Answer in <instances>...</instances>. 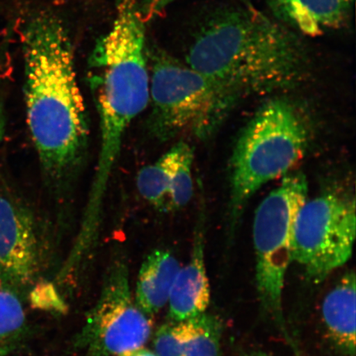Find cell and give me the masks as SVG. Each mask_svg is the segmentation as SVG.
I'll return each instance as SVG.
<instances>
[{"instance_id": "17", "label": "cell", "mask_w": 356, "mask_h": 356, "mask_svg": "<svg viewBox=\"0 0 356 356\" xmlns=\"http://www.w3.org/2000/svg\"><path fill=\"white\" fill-rule=\"evenodd\" d=\"M189 333L188 321L162 325L154 334V353L157 356H184Z\"/></svg>"}, {"instance_id": "14", "label": "cell", "mask_w": 356, "mask_h": 356, "mask_svg": "<svg viewBox=\"0 0 356 356\" xmlns=\"http://www.w3.org/2000/svg\"><path fill=\"white\" fill-rule=\"evenodd\" d=\"M189 333L184 356H220L222 324L211 314L204 313L188 320Z\"/></svg>"}, {"instance_id": "8", "label": "cell", "mask_w": 356, "mask_h": 356, "mask_svg": "<svg viewBox=\"0 0 356 356\" xmlns=\"http://www.w3.org/2000/svg\"><path fill=\"white\" fill-rule=\"evenodd\" d=\"M32 212L19 200L0 193V278L26 287L40 268V245Z\"/></svg>"}, {"instance_id": "7", "label": "cell", "mask_w": 356, "mask_h": 356, "mask_svg": "<svg viewBox=\"0 0 356 356\" xmlns=\"http://www.w3.org/2000/svg\"><path fill=\"white\" fill-rule=\"evenodd\" d=\"M128 264L118 257L106 271L99 300L73 346L83 356L119 355L149 341L153 322L133 299Z\"/></svg>"}, {"instance_id": "12", "label": "cell", "mask_w": 356, "mask_h": 356, "mask_svg": "<svg viewBox=\"0 0 356 356\" xmlns=\"http://www.w3.org/2000/svg\"><path fill=\"white\" fill-rule=\"evenodd\" d=\"M181 268L171 252L157 249L145 258L136 289V302L148 316L157 314L168 304L171 289Z\"/></svg>"}, {"instance_id": "18", "label": "cell", "mask_w": 356, "mask_h": 356, "mask_svg": "<svg viewBox=\"0 0 356 356\" xmlns=\"http://www.w3.org/2000/svg\"><path fill=\"white\" fill-rule=\"evenodd\" d=\"M178 1V0H138L139 10L142 19L146 22L154 19L160 13L165 10V8L170 4ZM235 2L248 4L250 6V0H234Z\"/></svg>"}, {"instance_id": "15", "label": "cell", "mask_w": 356, "mask_h": 356, "mask_svg": "<svg viewBox=\"0 0 356 356\" xmlns=\"http://www.w3.org/2000/svg\"><path fill=\"white\" fill-rule=\"evenodd\" d=\"M26 315L15 292L0 289V350H7L24 334Z\"/></svg>"}, {"instance_id": "11", "label": "cell", "mask_w": 356, "mask_h": 356, "mask_svg": "<svg viewBox=\"0 0 356 356\" xmlns=\"http://www.w3.org/2000/svg\"><path fill=\"white\" fill-rule=\"evenodd\" d=\"M355 275L348 271L329 291L322 304L327 335L342 355H355Z\"/></svg>"}, {"instance_id": "2", "label": "cell", "mask_w": 356, "mask_h": 356, "mask_svg": "<svg viewBox=\"0 0 356 356\" xmlns=\"http://www.w3.org/2000/svg\"><path fill=\"white\" fill-rule=\"evenodd\" d=\"M186 63L242 97L291 90L310 76L299 35L248 4L213 8L195 30Z\"/></svg>"}, {"instance_id": "10", "label": "cell", "mask_w": 356, "mask_h": 356, "mask_svg": "<svg viewBox=\"0 0 356 356\" xmlns=\"http://www.w3.org/2000/svg\"><path fill=\"white\" fill-rule=\"evenodd\" d=\"M204 211L195 225L193 252L189 261L181 267L173 282L168 299L169 317L172 321L184 322L206 313L210 304V283L204 264Z\"/></svg>"}, {"instance_id": "16", "label": "cell", "mask_w": 356, "mask_h": 356, "mask_svg": "<svg viewBox=\"0 0 356 356\" xmlns=\"http://www.w3.org/2000/svg\"><path fill=\"white\" fill-rule=\"evenodd\" d=\"M193 159V149L186 143L178 160L171 190L168 194L165 212L181 210L193 198L194 185L191 168Z\"/></svg>"}, {"instance_id": "5", "label": "cell", "mask_w": 356, "mask_h": 356, "mask_svg": "<svg viewBox=\"0 0 356 356\" xmlns=\"http://www.w3.org/2000/svg\"><path fill=\"white\" fill-rule=\"evenodd\" d=\"M304 173L284 176L257 209L253 222L256 280L262 308L288 338L283 314L284 280L292 261L293 225L297 213L308 200Z\"/></svg>"}, {"instance_id": "21", "label": "cell", "mask_w": 356, "mask_h": 356, "mask_svg": "<svg viewBox=\"0 0 356 356\" xmlns=\"http://www.w3.org/2000/svg\"><path fill=\"white\" fill-rule=\"evenodd\" d=\"M245 356H271V355L269 354H267L266 353H264V351L255 350V351H251L250 353H248Z\"/></svg>"}, {"instance_id": "9", "label": "cell", "mask_w": 356, "mask_h": 356, "mask_svg": "<svg viewBox=\"0 0 356 356\" xmlns=\"http://www.w3.org/2000/svg\"><path fill=\"white\" fill-rule=\"evenodd\" d=\"M274 19L298 35L316 37L344 29L355 0H266Z\"/></svg>"}, {"instance_id": "19", "label": "cell", "mask_w": 356, "mask_h": 356, "mask_svg": "<svg viewBox=\"0 0 356 356\" xmlns=\"http://www.w3.org/2000/svg\"><path fill=\"white\" fill-rule=\"evenodd\" d=\"M6 129V111H4V105L1 96H0V144L3 140L4 134Z\"/></svg>"}, {"instance_id": "4", "label": "cell", "mask_w": 356, "mask_h": 356, "mask_svg": "<svg viewBox=\"0 0 356 356\" xmlns=\"http://www.w3.org/2000/svg\"><path fill=\"white\" fill-rule=\"evenodd\" d=\"M242 97L162 51L152 55L147 129L160 142L191 134L209 139Z\"/></svg>"}, {"instance_id": "20", "label": "cell", "mask_w": 356, "mask_h": 356, "mask_svg": "<svg viewBox=\"0 0 356 356\" xmlns=\"http://www.w3.org/2000/svg\"><path fill=\"white\" fill-rule=\"evenodd\" d=\"M118 356H157L153 351L144 348L143 346L140 348H136L131 350L126 351Z\"/></svg>"}, {"instance_id": "1", "label": "cell", "mask_w": 356, "mask_h": 356, "mask_svg": "<svg viewBox=\"0 0 356 356\" xmlns=\"http://www.w3.org/2000/svg\"><path fill=\"white\" fill-rule=\"evenodd\" d=\"M26 122L47 184L60 193L81 166L88 124L63 22L35 13L22 32Z\"/></svg>"}, {"instance_id": "13", "label": "cell", "mask_w": 356, "mask_h": 356, "mask_svg": "<svg viewBox=\"0 0 356 356\" xmlns=\"http://www.w3.org/2000/svg\"><path fill=\"white\" fill-rule=\"evenodd\" d=\"M185 145L184 141L177 142L154 163L138 172L136 186L141 197L160 211L165 212L173 177Z\"/></svg>"}, {"instance_id": "6", "label": "cell", "mask_w": 356, "mask_h": 356, "mask_svg": "<svg viewBox=\"0 0 356 356\" xmlns=\"http://www.w3.org/2000/svg\"><path fill=\"white\" fill-rule=\"evenodd\" d=\"M356 234L355 200L327 191L307 200L293 225L292 261L310 282H324L353 256Z\"/></svg>"}, {"instance_id": "3", "label": "cell", "mask_w": 356, "mask_h": 356, "mask_svg": "<svg viewBox=\"0 0 356 356\" xmlns=\"http://www.w3.org/2000/svg\"><path fill=\"white\" fill-rule=\"evenodd\" d=\"M304 108L286 96L264 102L236 142L230 163L229 228L231 233L261 186L286 176L304 158L309 129Z\"/></svg>"}]
</instances>
